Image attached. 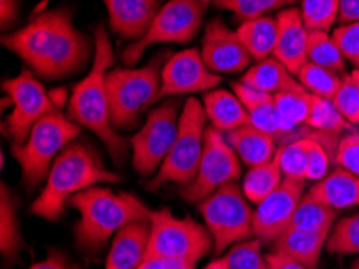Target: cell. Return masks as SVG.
<instances>
[{
	"label": "cell",
	"instance_id": "1",
	"mask_svg": "<svg viewBox=\"0 0 359 269\" xmlns=\"http://www.w3.org/2000/svg\"><path fill=\"white\" fill-rule=\"evenodd\" d=\"M2 46L43 79L78 74L95 55V41L74 26L72 8L39 13L21 29L4 34Z\"/></svg>",
	"mask_w": 359,
	"mask_h": 269
},
{
	"label": "cell",
	"instance_id": "2",
	"mask_svg": "<svg viewBox=\"0 0 359 269\" xmlns=\"http://www.w3.org/2000/svg\"><path fill=\"white\" fill-rule=\"evenodd\" d=\"M95 55L89 73L81 79L69 96L68 118L81 128L92 131L107 147L110 157L121 163L128 157L130 140L119 136L110 122V107L107 94V74L115 63V51L105 26L99 25L94 31Z\"/></svg>",
	"mask_w": 359,
	"mask_h": 269
},
{
	"label": "cell",
	"instance_id": "3",
	"mask_svg": "<svg viewBox=\"0 0 359 269\" xmlns=\"http://www.w3.org/2000/svg\"><path fill=\"white\" fill-rule=\"evenodd\" d=\"M68 206L79 211L74 237L78 249L86 255L102 250L129 223L150 221L151 216L150 208L135 195L100 185L79 192Z\"/></svg>",
	"mask_w": 359,
	"mask_h": 269
},
{
	"label": "cell",
	"instance_id": "4",
	"mask_svg": "<svg viewBox=\"0 0 359 269\" xmlns=\"http://www.w3.org/2000/svg\"><path fill=\"white\" fill-rule=\"evenodd\" d=\"M119 179L121 176L105 166L94 147L72 142L53 162L46 185L32 202L31 213L47 221H55L79 192L94 185L118 183Z\"/></svg>",
	"mask_w": 359,
	"mask_h": 269
},
{
	"label": "cell",
	"instance_id": "5",
	"mask_svg": "<svg viewBox=\"0 0 359 269\" xmlns=\"http://www.w3.org/2000/svg\"><path fill=\"white\" fill-rule=\"evenodd\" d=\"M170 53L155 55L140 68H116L107 74L110 122L116 131L133 129L160 98L161 70Z\"/></svg>",
	"mask_w": 359,
	"mask_h": 269
},
{
	"label": "cell",
	"instance_id": "6",
	"mask_svg": "<svg viewBox=\"0 0 359 269\" xmlns=\"http://www.w3.org/2000/svg\"><path fill=\"white\" fill-rule=\"evenodd\" d=\"M81 126L60 112L48 113L34 126L23 144H13L12 153L18 162L26 188H39L47 181L55 158L79 136Z\"/></svg>",
	"mask_w": 359,
	"mask_h": 269
},
{
	"label": "cell",
	"instance_id": "7",
	"mask_svg": "<svg viewBox=\"0 0 359 269\" xmlns=\"http://www.w3.org/2000/svg\"><path fill=\"white\" fill-rule=\"evenodd\" d=\"M206 118L203 103L198 98L189 97L181 112L179 134L170 155L149 183V189L156 190L168 183L187 185L197 176L206 144Z\"/></svg>",
	"mask_w": 359,
	"mask_h": 269
},
{
	"label": "cell",
	"instance_id": "8",
	"mask_svg": "<svg viewBox=\"0 0 359 269\" xmlns=\"http://www.w3.org/2000/svg\"><path fill=\"white\" fill-rule=\"evenodd\" d=\"M211 249H215V242L210 230L195 219L176 218L170 208L151 211L147 258L198 263Z\"/></svg>",
	"mask_w": 359,
	"mask_h": 269
},
{
	"label": "cell",
	"instance_id": "9",
	"mask_svg": "<svg viewBox=\"0 0 359 269\" xmlns=\"http://www.w3.org/2000/svg\"><path fill=\"white\" fill-rule=\"evenodd\" d=\"M198 210L213 237L216 254L253 237L255 211L237 183L222 185L198 203Z\"/></svg>",
	"mask_w": 359,
	"mask_h": 269
},
{
	"label": "cell",
	"instance_id": "10",
	"mask_svg": "<svg viewBox=\"0 0 359 269\" xmlns=\"http://www.w3.org/2000/svg\"><path fill=\"white\" fill-rule=\"evenodd\" d=\"M181 112L174 98L165 100L147 113L145 122L130 137L133 166L140 176L158 173L163 162L170 155L179 134Z\"/></svg>",
	"mask_w": 359,
	"mask_h": 269
},
{
	"label": "cell",
	"instance_id": "11",
	"mask_svg": "<svg viewBox=\"0 0 359 269\" xmlns=\"http://www.w3.org/2000/svg\"><path fill=\"white\" fill-rule=\"evenodd\" d=\"M205 10L206 5L200 0H168L142 39L124 48L123 62L133 67L147 48L158 44H189L200 31Z\"/></svg>",
	"mask_w": 359,
	"mask_h": 269
},
{
	"label": "cell",
	"instance_id": "12",
	"mask_svg": "<svg viewBox=\"0 0 359 269\" xmlns=\"http://www.w3.org/2000/svg\"><path fill=\"white\" fill-rule=\"evenodd\" d=\"M241 173V158L227 142L224 133L208 128L197 176L192 183L181 189V197L189 203H201L222 185L236 183Z\"/></svg>",
	"mask_w": 359,
	"mask_h": 269
},
{
	"label": "cell",
	"instance_id": "13",
	"mask_svg": "<svg viewBox=\"0 0 359 269\" xmlns=\"http://www.w3.org/2000/svg\"><path fill=\"white\" fill-rule=\"evenodd\" d=\"M2 89L13 105L7 117V134L13 144H23L32 126L48 113L58 112L52 94L43 89L31 70H23L15 78L5 79Z\"/></svg>",
	"mask_w": 359,
	"mask_h": 269
},
{
	"label": "cell",
	"instance_id": "14",
	"mask_svg": "<svg viewBox=\"0 0 359 269\" xmlns=\"http://www.w3.org/2000/svg\"><path fill=\"white\" fill-rule=\"evenodd\" d=\"M221 82V76L211 71L197 48H186L170 55L161 70L160 98L192 96L210 92Z\"/></svg>",
	"mask_w": 359,
	"mask_h": 269
},
{
	"label": "cell",
	"instance_id": "15",
	"mask_svg": "<svg viewBox=\"0 0 359 269\" xmlns=\"http://www.w3.org/2000/svg\"><path fill=\"white\" fill-rule=\"evenodd\" d=\"M306 181L284 178L279 188L255 208L253 237L271 245L288 228L298 202L304 195Z\"/></svg>",
	"mask_w": 359,
	"mask_h": 269
},
{
	"label": "cell",
	"instance_id": "16",
	"mask_svg": "<svg viewBox=\"0 0 359 269\" xmlns=\"http://www.w3.org/2000/svg\"><path fill=\"white\" fill-rule=\"evenodd\" d=\"M200 53L206 67L216 74L241 73L253 60L237 32L221 18L211 20L206 25Z\"/></svg>",
	"mask_w": 359,
	"mask_h": 269
},
{
	"label": "cell",
	"instance_id": "17",
	"mask_svg": "<svg viewBox=\"0 0 359 269\" xmlns=\"http://www.w3.org/2000/svg\"><path fill=\"white\" fill-rule=\"evenodd\" d=\"M277 20V41L273 57L284 63L287 70L297 76L304 63H308L309 29L302 18L300 8L288 7L280 10Z\"/></svg>",
	"mask_w": 359,
	"mask_h": 269
},
{
	"label": "cell",
	"instance_id": "18",
	"mask_svg": "<svg viewBox=\"0 0 359 269\" xmlns=\"http://www.w3.org/2000/svg\"><path fill=\"white\" fill-rule=\"evenodd\" d=\"M111 31L121 39L139 41L147 34L160 12V0H102Z\"/></svg>",
	"mask_w": 359,
	"mask_h": 269
},
{
	"label": "cell",
	"instance_id": "19",
	"mask_svg": "<svg viewBox=\"0 0 359 269\" xmlns=\"http://www.w3.org/2000/svg\"><path fill=\"white\" fill-rule=\"evenodd\" d=\"M150 240V221H134L113 237L105 269H137L147 258Z\"/></svg>",
	"mask_w": 359,
	"mask_h": 269
},
{
	"label": "cell",
	"instance_id": "20",
	"mask_svg": "<svg viewBox=\"0 0 359 269\" xmlns=\"http://www.w3.org/2000/svg\"><path fill=\"white\" fill-rule=\"evenodd\" d=\"M309 195L325 203L334 210L359 205V176L337 166L320 181H316L308 190Z\"/></svg>",
	"mask_w": 359,
	"mask_h": 269
},
{
	"label": "cell",
	"instance_id": "21",
	"mask_svg": "<svg viewBox=\"0 0 359 269\" xmlns=\"http://www.w3.org/2000/svg\"><path fill=\"white\" fill-rule=\"evenodd\" d=\"M224 136L241 162L248 168L274 160L277 148H279L273 136L263 133L250 123Z\"/></svg>",
	"mask_w": 359,
	"mask_h": 269
},
{
	"label": "cell",
	"instance_id": "22",
	"mask_svg": "<svg viewBox=\"0 0 359 269\" xmlns=\"http://www.w3.org/2000/svg\"><path fill=\"white\" fill-rule=\"evenodd\" d=\"M201 103H203L211 128L221 131V133L227 134L250 123L247 108L243 107V103L238 100V97L233 92L224 89L205 92Z\"/></svg>",
	"mask_w": 359,
	"mask_h": 269
},
{
	"label": "cell",
	"instance_id": "23",
	"mask_svg": "<svg viewBox=\"0 0 359 269\" xmlns=\"http://www.w3.org/2000/svg\"><path fill=\"white\" fill-rule=\"evenodd\" d=\"M329 234L330 232H308V230L287 228L271 247L276 251H282L295 258L308 269H316L320 254L327 245Z\"/></svg>",
	"mask_w": 359,
	"mask_h": 269
},
{
	"label": "cell",
	"instance_id": "24",
	"mask_svg": "<svg viewBox=\"0 0 359 269\" xmlns=\"http://www.w3.org/2000/svg\"><path fill=\"white\" fill-rule=\"evenodd\" d=\"M241 82L252 86L268 94L274 96L277 92L300 87L297 76L287 70L284 63H280L276 57H269L257 62L242 74Z\"/></svg>",
	"mask_w": 359,
	"mask_h": 269
},
{
	"label": "cell",
	"instance_id": "25",
	"mask_svg": "<svg viewBox=\"0 0 359 269\" xmlns=\"http://www.w3.org/2000/svg\"><path fill=\"white\" fill-rule=\"evenodd\" d=\"M236 32L253 60L261 62L273 57L277 41V20L273 16L266 15L242 21Z\"/></svg>",
	"mask_w": 359,
	"mask_h": 269
},
{
	"label": "cell",
	"instance_id": "26",
	"mask_svg": "<svg viewBox=\"0 0 359 269\" xmlns=\"http://www.w3.org/2000/svg\"><path fill=\"white\" fill-rule=\"evenodd\" d=\"M337 216H339V211L304 192L288 228L308 230V232H330L337 223Z\"/></svg>",
	"mask_w": 359,
	"mask_h": 269
},
{
	"label": "cell",
	"instance_id": "27",
	"mask_svg": "<svg viewBox=\"0 0 359 269\" xmlns=\"http://www.w3.org/2000/svg\"><path fill=\"white\" fill-rule=\"evenodd\" d=\"M23 239H21L20 223L16 218V202L7 185L2 184L0 194V251L7 261L18 256Z\"/></svg>",
	"mask_w": 359,
	"mask_h": 269
},
{
	"label": "cell",
	"instance_id": "28",
	"mask_svg": "<svg viewBox=\"0 0 359 269\" xmlns=\"http://www.w3.org/2000/svg\"><path fill=\"white\" fill-rule=\"evenodd\" d=\"M282 181H284V174L274 157V160L248 168V173L245 174L242 183V190L250 203L258 205L279 188Z\"/></svg>",
	"mask_w": 359,
	"mask_h": 269
},
{
	"label": "cell",
	"instance_id": "29",
	"mask_svg": "<svg viewBox=\"0 0 359 269\" xmlns=\"http://www.w3.org/2000/svg\"><path fill=\"white\" fill-rule=\"evenodd\" d=\"M308 62L340 74L346 70V60L329 31H309Z\"/></svg>",
	"mask_w": 359,
	"mask_h": 269
},
{
	"label": "cell",
	"instance_id": "30",
	"mask_svg": "<svg viewBox=\"0 0 359 269\" xmlns=\"http://www.w3.org/2000/svg\"><path fill=\"white\" fill-rule=\"evenodd\" d=\"M306 126L309 129L318 131V133L341 136V133L350 129L353 124L341 117V113L337 110L335 103L330 98L311 96V110H309Z\"/></svg>",
	"mask_w": 359,
	"mask_h": 269
},
{
	"label": "cell",
	"instance_id": "31",
	"mask_svg": "<svg viewBox=\"0 0 359 269\" xmlns=\"http://www.w3.org/2000/svg\"><path fill=\"white\" fill-rule=\"evenodd\" d=\"M298 0H213L215 7L233 13L237 20L248 21L266 16L276 10L293 7Z\"/></svg>",
	"mask_w": 359,
	"mask_h": 269
},
{
	"label": "cell",
	"instance_id": "32",
	"mask_svg": "<svg viewBox=\"0 0 359 269\" xmlns=\"http://www.w3.org/2000/svg\"><path fill=\"white\" fill-rule=\"evenodd\" d=\"M297 79L311 96H318L323 98H334L335 92L339 91L341 84V76L320 68L318 65L304 63L297 73Z\"/></svg>",
	"mask_w": 359,
	"mask_h": 269
},
{
	"label": "cell",
	"instance_id": "33",
	"mask_svg": "<svg viewBox=\"0 0 359 269\" xmlns=\"http://www.w3.org/2000/svg\"><path fill=\"white\" fill-rule=\"evenodd\" d=\"M325 249L334 255L359 254V213L346 216L334 224Z\"/></svg>",
	"mask_w": 359,
	"mask_h": 269
},
{
	"label": "cell",
	"instance_id": "34",
	"mask_svg": "<svg viewBox=\"0 0 359 269\" xmlns=\"http://www.w3.org/2000/svg\"><path fill=\"white\" fill-rule=\"evenodd\" d=\"M339 0H302L300 12L309 31H329L339 21Z\"/></svg>",
	"mask_w": 359,
	"mask_h": 269
},
{
	"label": "cell",
	"instance_id": "35",
	"mask_svg": "<svg viewBox=\"0 0 359 269\" xmlns=\"http://www.w3.org/2000/svg\"><path fill=\"white\" fill-rule=\"evenodd\" d=\"M276 160L279 163L280 171L287 179L306 181V142L303 139H297L280 145L276 152Z\"/></svg>",
	"mask_w": 359,
	"mask_h": 269
},
{
	"label": "cell",
	"instance_id": "36",
	"mask_svg": "<svg viewBox=\"0 0 359 269\" xmlns=\"http://www.w3.org/2000/svg\"><path fill=\"white\" fill-rule=\"evenodd\" d=\"M224 260L229 269H269L263 255V242L257 237L232 245Z\"/></svg>",
	"mask_w": 359,
	"mask_h": 269
},
{
	"label": "cell",
	"instance_id": "37",
	"mask_svg": "<svg viewBox=\"0 0 359 269\" xmlns=\"http://www.w3.org/2000/svg\"><path fill=\"white\" fill-rule=\"evenodd\" d=\"M250 117V124H253L255 128H258L263 133L273 136L276 140H282V145L288 144V137L284 129V124H282V119L277 113L274 98L264 105H259L253 110H248Z\"/></svg>",
	"mask_w": 359,
	"mask_h": 269
},
{
	"label": "cell",
	"instance_id": "38",
	"mask_svg": "<svg viewBox=\"0 0 359 269\" xmlns=\"http://www.w3.org/2000/svg\"><path fill=\"white\" fill-rule=\"evenodd\" d=\"M332 102L350 124H359V92L350 74L341 78V84L339 91L335 92Z\"/></svg>",
	"mask_w": 359,
	"mask_h": 269
},
{
	"label": "cell",
	"instance_id": "39",
	"mask_svg": "<svg viewBox=\"0 0 359 269\" xmlns=\"http://www.w3.org/2000/svg\"><path fill=\"white\" fill-rule=\"evenodd\" d=\"M306 142V157H308V168H306V181H320L325 174L329 173V164L334 163V155L325 145L320 144L319 140L304 137Z\"/></svg>",
	"mask_w": 359,
	"mask_h": 269
},
{
	"label": "cell",
	"instance_id": "40",
	"mask_svg": "<svg viewBox=\"0 0 359 269\" xmlns=\"http://www.w3.org/2000/svg\"><path fill=\"white\" fill-rule=\"evenodd\" d=\"M334 163L339 168L359 176V134L345 133L337 145Z\"/></svg>",
	"mask_w": 359,
	"mask_h": 269
},
{
	"label": "cell",
	"instance_id": "41",
	"mask_svg": "<svg viewBox=\"0 0 359 269\" xmlns=\"http://www.w3.org/2000/svg\"><path fill=\"white\" fill-rule=\"evenodd\" d=\"M332 36H334L337 46L340 47L346 62H350L355 68H359V21L358 23L340 25L337 29L332 31Z\"/></svg>",
	"mask_w": 359,
	"mask_h": 269
},
{
	"label": "cell",
	"instance_id": "42",
	"mask_svg": "<svg viewBox=\"0 0 359 269\" xmlns=\"http://www.w3.org/2000/svg\"><path fill=\"white\" fill-rule=\"evenodd\" d=\"M232 92L238 97V100L243 103V107L247 108V112L248 110H253L259 105H264V103H268L274 98V96L268 94V92L255 89V87L243 84V82H241V81L233 82Z\"/></svg>",
	"mask_w": 359,
	"mask_h": 269
},
{
	"label": "cell",
	"instance_id": "43",
	"mask_svg": "<svg viewBox=\"0 0 359 269\" xmlns=\"http://www.w3.org/2000/svg\"><path fill=\"white\" fill-rule=\"evenodd\" d=\"M197 263L170 260V258H145L137 269H195Z\"/></svg>",
	"mask_w": 359,
	"mask_h": 269
},
{
	"label": "cell",
	"instance_id": "44",
	"mask_svg": "<svg viewBox=\"0 0 359 269\" xmlns=\"http://www.w3.org/2000/svg\"><path fill=\"white\" fill-rule=\"evenodd\" d=\"M29 269H79V268L73 265V263L69 261L63 254L53 250L46 258H43V260L34 263V265H32Z\"/></svg>",
	"mask_w": 359,
	"mask_h": 269
},
{
	"label": "cell",
	"instance_id": "45",
	"mask_svg": "<svg viewBox=\"0 0 359 269\" xmlns=\"http://www.w3.org/2000/svg\"><path fill=\"white\" fill-rule=\"evenodd\" d=\"M266 261H268L269 269H308L295 258L276 250L271 251V254H266Z\"/></svg>",
	"mask_w": 359,
	"mask_h": 269
},
{
	"label": "cell",
	"instance_id": "46",
	"mask_svg": "<svg viewBox=\"0 0 359 269\" xmlns=\"http://www.w3.org/2000/svg\"><path fill=\"white\" fill-rule=\"evenodd\" d=\"M20 0H0V25L2 29H7L18 18Z\"/></svg>",
	"mask_w": 359,
	"mask_h": 269
},
{
	"label": "cell",
	"instance_id": "47",
	"mask_svg": "<svg viewBox=\"0 0 359 269\" xmlns=\"http://www.w3.org/2000/svg\"><path fill=\"white\" fill-rule=\"evenodd\" d=\"M339 23L350 25L359 21V0H339Z\"/></svg>",
	"mask_w": 359,
	"mask_h": 269
},
{
	"label": "cell",
	"instance_id": "48",
	"mask_svg": "<svg viewBox=\"0 0 359 269\" xmlns=\"http://www.w3.org/2000/svg\"><path fill=\"white\" fill-rule=\"evenodd\" d=\"M203 269H229V268H227V263L224 260V256H222V258H217L215 261H211L210 265H206Z\"/></svg>",
	"mask_w": 359,
	"mask_h": 269
},
{
	"label": "cell",
	"instance_id": "49",
	"mask_svg": "<svg viewBox=\"0 0 359 269\" xmlns=\"http://www.w3.org/2000/svg\"><path fill=\"white\" fill-rule=\"evenodd\" d=\"M350 78L355 82V86L358 87V92H359V68H356L353 73H350Z\"/></svg>",
	"mask_w": 359,
	"mask_h": 269
},
{
	"label": "cell",
	"instance_id": "50",
	"mask_svg": "<svg viewBox=\"0 0 359 269\" xmlns=\"http://www.w3.org/2000/svg\"><path fill=\"white\" fill-rule=\"evenodd\" d=\"M351 269H359V260L358 261H355V265H353V268Z\"/></svg>",
	"mask_w": 359,
	"mask_h": 269
},
{
	"label": "cell",
	"instance_id": "51",
	"mask_svg": "<svg viewBox=\"0 0 359 269\" xmlns=\"http://www.w3.org/2000/svg\"><path fill=\"white\" fill-rule=\"evenodd\" d=\"M200 2H203L205 5H208V4H211V2H213V0H200Z\"/></svg>",
	"mask_w": 359,
	"mask_h": 269
}]
</instances>
